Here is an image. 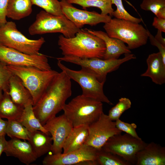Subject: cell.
I'll return each mask as SVG.
<instances>
[{
  "mask_svg": "<svg viewBox=\"0 0 165 165\" xmlns=\"http://www.w3.org/2000/svg\"><path fill=\"white\" fill-rule=\"evenodd\" d=\"M6 155L17 158L22 163L29 165L38 158L29 142L16 138L7 141L4 151Z\"/></svg>",
  "mask_w": 165,
  "mask_h": 165,
  "instance_id": "16",
  "label": "cell"
},
{
  "mask_svg": "<svg viewBox=\"0 0 165 165\" xmlns=\"http://www.w3.org/2000/svg\"><path fill=\"white\" fill-rule=\"evenodd\" d=\"M6 133L11 138H16L28 140V130L20 122L8 120Z\"/></svg>",
  "mask_w": 165,
  "mask_h": 165,
  "instance_id": "28",
  "label": "cell"
},
{
  "mask_svg": "<svg viewBox=\"0 0 165 165\" xmlns=\"http://www.w3.org/2000/svg\"><path fill=\"white\" fill-rule=\"evenodd\" d=\"M50 134L36 130L28 132V141L38 158L51 151L53 141Z\"/></svg>",
  "mask_w": 165,
  "mask_h": 165,
  "instance_id": "22",
  "label": "cell"
},
{
  "mask_svg": "<svg viewBox=\"0 0 165 165\" xmlns=\"http://www.w3.org/2000/svg\"><path fill=\"white\" fill-rule=\"evenodd\" d=\"M90 33L102 39L105 45L106 50L103 59H118L123 54H130L131 52L125 43L120 40L109 37L106 32L86 28Z\"/></svg>",
  "mask_w": 165,
  "mask_h": 165,
  "instance_id": "18",
  "label": "cell"
},
{
  "mask_svg": "<svg viewBox=\"0 0 165 165\" xmlns=\"http://www.w3.org/2000/svg\"><path fill=\"white\" fill-rule=\"evenodd\" d=\"M8 121H5L0 118V136L5 135L6 131Z\"/></svg>",
  "mask_w": 165,
  "mask_h": 165,
  "instance_id": "39",
  "label": "cell"
},
{
  "mask_svg": "<svg viewBox=\"0 0 165 165\" xmlns=\"http://www.w3.org/2000/svg\"><path fill=\"white\" fill-rule=\"evenodd\" d=\"M45 42L42 37L36 40L27 38L17 29L15 23L13 21H7L0 27V43L21 53L39 55V50Z\"/></svg>",
  "mask_w": 165,
  "mask_h": 165,
  "instance_id": "7",
  "label": "cell"
},
{
  "mask_svg": "<svg viewBox=\"0 0 165 165\" xmlns=\"http://www.w3.org/2000/svg\"><path fill=\"white\" fill-rule=\"evenodd\" d=\"M51 135L53 154L62 153L65 141L73 127L64 114L48 120L43 125Z\"/></svg>",
  "mask_w": 165,
  "mask_h": 165,
  "instance_id": "15",
  "label": "cell"
},
{
  "mask_svg": "<svg viewBox=\"0 0 165 165\" xmlns=\"http://www.w3.org/2000/svg\"><path fill=\"white\" fill-rule=\"evenodd\" d=\"M130 100L126 97H121L118 103L109 111L108 115L112 120L115 121L119 119L121 115L131 107Z\"/></svg>",
  "mask_w": 165,
  "mask_h": 165,
  "instance_id": "30",
  "label": "cell"
},
{
  "mask_svg": "<svg viewBox=\"0 0 165 165\" xmlns=\"http://www.w3.org/2000/svg\"><path fill=\"white\" fill-rule=\"evenodd\" d=\"M136 165H165V147L153 142L137 154Z\"/></svg>",
  "mask_w": 165,
  "mask_h": 165,
  "instance_id": "17",
  "label": "cell"
},
{
  "mask_svg": "<svg viewBox=\"0 0 165 165\" xmlns=\"http://www.w3.org/2000/svg\"><path fill=\"white\" fill-rule=\"evenodd\" d=\"M58 60L76 64L87 68L93 71L98 79L105 83L107 74L117 70L124 63V60L121 59L105 60L98 58H81L77 57L64 56L57 58Z\"/></svg>",
  "mask_w": 165,
  "mask_h": 165,
  "instance_id": "10",
  "label": "cell"
},
{
  "mask_svg": "<svg viewBox=\"0 0 165 165\" xmlns=\"http://www.w3.org/2000/svg\"><path fill=\"white\" fill-rule=\"evenodd\" d=\"M103 28L109 37L127 44L130 50L145 45L148 38V30L142 25L126 20L112 18Z\"/></svg>",
  "mask_w": 165,
  "mask_h": 165,
  "instance_id": "5",
  "label": "cell"
},
{
  "mask_svg": "<svg viewBox=\"0 0 165 165\" xmlns=\"http://www.w3.org/2000/svg\"><path fill=\"white\" fill-rule=\"evenodd\" d=\"M24 109L12 100L9 92H3L0 99V118L19 121Z\"/></svg>",
  "mask_w": 165,
  "mask_h": 165,
  "instance_id": "23",
  "label": "cell"
},
{
  "mask_svg": "<svg viewBox=\"0 0 165 165\" xmlns=\"http://www.w3.org/2000/svg\"><path fill=\"white\" fill-rule=\"evenodd\" d=\"M147 144L141 139L121 133L111 137L101 148L121 157L131 165H136L137 153Z\"/></svg>",
  "mask_w": 165,
  "mask_h": 165,
  "instance_id": "9",
  "label": "cell"
},
{
  "mask_svg": "<svg viewBox=\"0 0 165 165\" xmlns=\"http://www.w3.org/2000/svg\"><path fill=\"white\" fill-rule=\"evenodd\" d=\"M148 67L141 75L142 77L150 78L156 84L162 85L165 82V62L160 53L158 52L149 55L146 60Z\"/></svg>",
  "mask_w": 165,
  "mask_h": 165,
  "instance_id": "19",
  "label": "cell"
},
{
  "mask_svg": "<svg viewBox=\"0 0 165 165\" xmlns=\"http://www.w3.org/2000/svg\"><path fill=\"white\" fill-rule=\"evenodd\" d=\"M96 161L100 165H131L121 157L102 148L97 149Z\"/></svg>",
  "mask_w": 165,
  "mask_h": 165,
  "instance_id": "27",
  "label": "cell"
},
{
  "mask_svg": "<svg viewBox=\"0 0 165 165\" xmlns=\"http://www.w3.org/2000/svg\"><path fill=\"white\" fill-rule=\"evenodd\" d=\"M152 25L162 32H165V19H161L155 16L153 19Z\"/></svg>",
  "mask_w": 165,
  "mask_h": 165,
  "instance_id": "37",
  "label": "cell"
},
{
  "mask_svg": "<svg viewBox=\"0 0 165 165\" xmlns=\"http://www.w3.org/2000/svg\"><path fill=\"white\" fill-rule=\"evenodd\" d=\"M158 18L161 19H165V8L160 9L156 15Z\"/></svg>",
  "mask_w": 165,
  "mask_h": 165,
  "instance_id": "41",
  "label": "cell"
},
{
  "mask_svg": "<svg viewBox=\"0 0 165 165\" xmlns=\"http://www.w3.org/2000/svg\"><path fill=\"white\" fill-rule=\"evenodd\" d=\"M12 74L18 77L31 93L35 105L59 72L42 70L33 66L8 65Z\"/></svg>",
  "mask_w": 165,
  "mask_h": 165,
  "instance_id": "4",
  "label": "cell"
},
{
  "mask_svg": "<svg viewBox=\"0 0 165 165\" xmlns=\"http://www.w3.org/2000/svg\"><path fill=\"white\" fill-rule=\"evenodd\" d=\"M2 89L0 87V99L2 97V96L3 93H2Z\"/></svg>",
  "mask_w": 165,
  "mask_h": 165,
  "instance_id": "42",
  "label": "cell"
},
{
  "mask_svg": "<svg viewBox=\"0 0 165 165\" xmlns=\"http://www.w3.org/2000/svg\"><path fill=\"white\" fill-rule=\"evenodd\" d=\"M88 135V126L73 127L64 142L63 153H68L81 148L85 145Z\"/></svg>",
  "mask_w": 165,
  "mask_h": 165,
  "instance_id": "20",
  "label": "cell"
},
{
  "mask_svg": "<svg viewBox=\"0 0 165 165\" xmlns=\"http://www.w3.org/2000/svg\"><path fill=\"white\" fill-rule=\"evenodd\" d=\"M58 44L64 56L81 58L103 59L106 50L103 40L88 31L86 28L81 29L72 38H67L60 35Z\"/></svg>",
  "mask_w": 165,
  "mask_h": 165,
  "instance_id": "2",
  "label": "cell"
},
{
  "mask_svg": "<svg viewBox=\"0 0 165 165\" xmlns=\"http://www.w3.org/2000/svg\"><path fill=\"white\" fill-rule=\"evenodd\" d=\"M33 107L32 102H30L25 106L19 122L27 129L28 131L39 130L50 134L35 116L33 111Z\"/></svg>",
  "mask_w": 165,
  "mask_h": 165,
  "instance_id": "25",
  "label": "cell"
},
{
  "mask_svg": "<svg viewBox=\"0 0 165 165\" xmlns=\"http://www.w3.org/2000/svg\"><path fill=\"white\" fill-rule=\"evenodd\" d=\"M61 62L58 60V67L64 71L71 79L79 84L82 89V95L102 103L113 105L104 93L105 83L100 82L93 71L83 67H81L79 70H73L66 67Z\"/></svg>",
  "mask_w": 165,
  "mask_h": 165,
  "instance_id": "8",
  "label": "cell"
},
{
  "mask_svg": "<svg viewBox=\"0 0 165 165\" xmlns=\"http://www.w3.org/2000/svg\"><path fill=\"white\" fill-rule=\"evenodd\" d=\"M148 38H149L151 44L157 47L159 52L162 55L163 61L165 62V46L157 41L148 30Z\"/></svg>",
  "mask_w": 165,
  "mask_h": 165,
  "instance_id": "36",
  "label": "cell"
},
{
  "mask_svg": "<svg viewBox=\"0 0 165 165\" xmlns=\"http://www.w3.org/2000/svg\"><path fill=\"white\" fill-rule=\"evenodd\" d=\"M60 3L63 14L79 29L86 24L92 26L101 23H105L112 19L109 15L78 9L67 0H61Z\"/></svg>",
  "mask_w": 165,
  "mask_h": 165,
  "instance_id": "13",
  "label": "cell"
},
{
  "mask_svg": "<svg viewBox=\"0 0 165 165\" xmlns=\"http://www.w3.org/2000/svg\"><path fill=\"white\" fill-rule=\"evenodd\" d=\"M72 94L71 79L63 71L54 78L36 104L34 113L43 126L63 109Z\"/></svg>",
  "mask_w": 165,
  "mask_h": 165,
  "instance_id": "1",
  "label": "cell"
},
{
  "mask_svg": "<svg viewBox=\"0 0 165 165\" xmlns=\"http://www.w3.org/2000/svg\"><path fill=\"white\" fill-rule=\"evenodd\" d=\"M80 29L64 14L55 15L43 10L37 14L35 21L29 28L28 32L33 35L60 33L66 38H71Z\"/></svg>",
  "mask_w": 165,
  "mask_h": 165,
  "instance_id": "6",
  "label": "cell"
},
{
  "mask_svg": "<svg viewBox=\"0 0 165 165\" xmlns=\"http://www.w3.org/2000/svg\"><path fill=\"white\" fill-rule=\"evenodd\" d=\"M72 4L81 6L83 9L90 7H95L100 9L101 14L113 16L114 9L112 7L111 0H67Z\"/></svg>",
  "mask_w": 165,
  "mask_h": 165,
  "instance_id": "26",
  "label": "cell"
},
{
  "mask_svg": "<svg viewBox=\"0 0 165 165\" xmlns=\"http://www.w3.org/2000/svg\"><path fill=\"white\" fill-rule=\"evenodd\" d=\"M63 110L73 127L89 126L97 121L103 113L102 102L82 94L66 104Z\"/></svg>",
  "mask_w": 165,
  "mask_h": 165,
  "instance_id": "3",
  "label": "cell"
},
{
  "mask_svg": "<svg viewBox=\"0 0 165 165\" xmlns=\"http://www.w3.org/2000/svg\"><path fill=\"white\" fill-rule=\"evenodd\" d=\"M9 0H0V27L7 22L6 12Z\"/></svg>",
  "mask_w": 165,
  "mask_h": 165,
  "instance_id": "35",
  "label": "cell"
},
{
  "mask_svg": "<svg viewBox=\"0 0 165 165\" xmlns=\"http://www.w3.org/2000/svg\"><path fill=\"white\" fill-rule=\"evenodd\" d=\"M33 5H36L51 14L61 16L63 15L61 9L60 1L58 0H31Z\"/></svg>",
  "mask_w": 165,
  "mask_h": 165,
  "instance_id": "29",
  "label": "cell"
},
{
  "mask_svg": "<svg viewBox=\"0 0 165 165\" xmlns=\"http://www.w3.org/2000/svg\"><path fill=\"white\" fill-rule=\"evenodd\" d=\"M31 0H9L6 17L19 20L29 16L32 12Z\"/></svg>",
  "mask_w": 165,
  "mask_h": 165,
  "instance_id": "24",
  "label": "cell"
},
{
  "mask_svg": "<svg viewBox=\"0 0 165 165\" xmlns=\"http://www.w3.org/2000/svg\"><path fill=\"white\" fill-rule=\"evenodd\" d=\"M0 60L8 65L29 66L45 71L51 70L46 56L26 54L0 43Z\"/></svg>",
  "mask_w": 165,
  "mask_h": 165,
  "instance_id": "12",
  "label": "cell"
},
{
  "mask_svg": "<svg viewBox=\"0 0 165 165\" xmlns=\"http://www.w3.org/2000/svg\"><path fill=\"white\" fill-rule=\"evenodd\" d=\"M97 149L84 145L80 149L66 153L48 154L44 159V165H79L87 160H96Z\"/></svg>",
  "mask_w": 165,
  "mask_h": 165,
  "instance_id": "14",
  "label": "cell"
},
{
  "mask_svg": "<svg viewBox=\"0 0 165 165\" xmlns=\"http://www.w3.org/2000/svg\"><path fill=\"white\" fill-rule=\"evenodd\" d=\"M13 75L7 65L0 60V87L3 92H9V80Z\"/></svg>",
  "mask_w": 165,
  "mask_h": 165,
  "instance_id": "32",
  "label": "cell"
},
{
  "mask_svg": "<svg viewBox=\"0 0 165 165\" xmlns=\"http://www.w3.org/2000/svg\"><path fill=\"white\" fill-rule=\"evenodd\" d=\"M9 93L15 103L24 108L29 103H32L31 93L16 75H13L9 79Z\"/></svg>",
  "mask_w": 165,
  "mask_h": 165,
  "instance_id": "21",
  "label": "cell"
},
{
  "mask_svg": "<svg viewBox=\"0 0 165 165\" xmlns=\"http://www.w3.org/2000/svg\"><path fill=\"white\" fill-rule=\"evenodd\" d=\"M112 4L116 7V9L114 11L113 16L115 18L124 19L132 22L139 23L142 20L140 18L134 17L130 14L124 8L122 0H111Z\"/></svg>",
  "mask_w": 165,
  "mask_h": 165,
  "instance_id": "31",
  "label": "cell"
},
{
  "mask_svg": "<svg viewBox=\"0 0 165 165\" xmlns=\"http://www.w3.org/2000/svg\"><path fill=\"white\" fill-rule=\"evenodd\" d=\"M115 122L116 127L122 132H124L136 138L141 139L138 136L136 131L137 126L135 123H126L119 119Z\"/></svg>",
  "mask_w": 165,
  "mask_h": 165,
  "instance_id": "34",
  "label": "cell"
},
{
  "mask_svg": "<svg viewBox=\"0 0 165 165\" xmlns=\"http://www.w3.org/2000/svg\"><path fill=\"white\" fill-rule=\"evenodd\" d=\"M154 37L157 41L165 46V39L163 37L161 31L158 30L157 34Z\"/></svg>",
  "mask_w": 165,
  "mask_h": 165,
  "instance_id": "40",
  "label": "cell"
},
{
  "mask_svg": "<svg viewBox=\"0 0 165 165\" xmlns=\"http://www.w3.org/2000/svg\"><path fill=\"white\" fill-rule=\"evenodd\" d=\"M88 130L85 145L97 149L101 148L111 137L122 132L116 127L115 122L104 112L97 121L88 126Z\"/></svg>",
  "mask_w": 165,
  "mask_h": 165,
  "instance_id": "11",
  "label": "cell"
},
{
  "mask_svg": "<svg viewBox=\"0 0 165 165\" xmlns=\"http://www.w3.org/2000/svg\"><path fill=\"white\" fill-rule=\"evenodd\" d=\"M140 6L141 9L150 11L156 15L160 9L165 8V0H143Z\"/></svg>",
  "mask_w": 165,
  "mask_h": 165,
  "instance_id": "33",
  "label": "cell"
},
{
  "mask_svg": "<svg viewBox=\"0 0 165 165\" xmlns=\"http://www.w3.org/2000/svg\"><path fill=\"white\" fill-rule=\"evenodd\" d=\"M7 143L5 135L0 136V156L6 148Z\"/></svg>",
  "mask_w": 165,
  "mask_h": 165,
  "instance_id": "38",
  "label": "cell"
}]
</instances>
